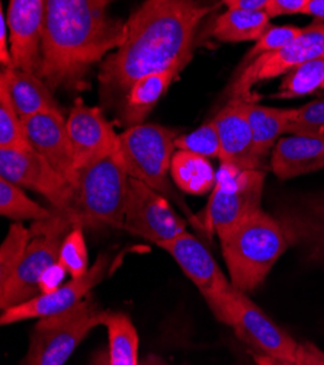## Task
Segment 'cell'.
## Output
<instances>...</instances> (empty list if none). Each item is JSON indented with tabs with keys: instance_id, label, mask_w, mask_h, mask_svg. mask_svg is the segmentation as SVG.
Wrapping results in <instances>:
<instances>
[{
	"instance_id": "obj_26",
	"label": "cell",
	"mask_w": 324,
	"mask_h": 365,
	"mask_svg": "<svg viewBox=\"0 0 324 365\" xmlns=\"http://www.w3.org/2000/svg\"><path fill=\"white\" fill-rule=\"evenodd\" d=\"M108 331V359L111 365L138 364V334L131 319L124 313L108 312L103 317Z\"/></svg>"
},
{
	"instance_id": "obj_25",
	"label": "cell",
	"mask_w": 324,
	"mask_h": 365,
	"mask_svg": "<svg viewBox=\"0 0 324 365\" xmlns=\"http://www.w3.org/2000/svg\"><path fill=\"white\" fill-rule=\"evenodd\" d=\"M266 11L227 9L212 25V36L223 43L258 41L271 26Z\"/></svg>"
},
{
	"instance_id": "obj_22",
	"label": "cell",
	"mask_w": 324,
	"mask_h": 365,
	"mask_svg": "<svg viewBox=\"0 0 324 365\" xmlns=\"http://www.w3.org/2000/svg\"><path fill=\"white\" fill-rule=\"evenodd\" d=\"M179 73L181 71L177 70L155 71L134 82L118 109L121 123L127 128L142 124L169 86L176 81Z\"/></svg>"
},
{
	"instance_id": "obj_34",
	"label": "cell",
	"mask_w": 324,
	"mask_h": 365,
	"mask_svg": "<svg viewBox=\"0 0 324 365\" xmlns=\"http://www.w3.org/2000/svg\"><path fill=\"white\" fill-rule=\"evenodd\" d=\"M301 28L297 26H269L263 34L261 38L256 41L255 47L249 51V54L246 56V63L258 58L259 56H263L266 53H272V51H278L281 48H283L285 46H288L290 43H293L297 36L301 34Z\"/></svg>"
},
{
	"instance_id": "obj_35",
	"label": "cell",
	"mask_w": 324,
	"mask_h": 365,
	"mask_svg": "<svg viewBox=\"0 0 324 365\" xmlns=\"http://www.w3.org/2000/svg\"><path fill=\"white\" fill-rule=\"evenodd\" d=\"M308 0H269L266 6V14L272 16L279 15H296L303 14Z\"/></svg>"
},
{
	"instance_id": "obj_39",
	"label": "cell",
	"mask_w": 324,
	"mask_h": 365,
	"mask_svg": "<svg viewBox=\"0 0 324 365\" xmlns=\"http://www.w3.org/2000/svg\"><path fill=\"white\" fill-rule=\"evenodd\" d=\"M303 15L314 16L317 21L324 19V0H308Z\"/></svg>"
},
{
	"instance_id": "obj_1",
	"label": "cell",
	"mask_w": 324,
	"mask_h": 365,
	"mask_svg": "<svg viewBox=\"0 0 324 365\" xmlns=\"http://www.w3.org/2000/svg\"><path fill=\"white\" fill-rule=\"evenodd\" d=\"M212 8L198 0H146L127 21L125 40L100 66V96L121 108L130 88L155 71H182L199 24Z\"/></svg>"
},
{
	"instance_id": "obj_5",
	"label": "cell",
	"mask_w": 324,
	"mask_h": 365,
	"mask_svg": "<svg viewBox=\"0 0 324 365\" xmlns=\"http://www.w3.org/2000/svg\"><path fill=\"white\" fill-rule=\"evenodd\" d=\"M130 175L121 152L78 170L73 198L75 226L124 229Z\"/></svg>"
},
{
	"instance_id": "obj_31",
	"label": "cell",
	"mask_w": 324,
	"mask_h": 365,
	"mask_svg": "<svg viewBox=\"0 0 324 365\" xmlns=\"http://www.w3.org/2000/svg\"><path fill=\"white\" fill-rule=\"evenodd\" d=\"M58 262L71 278H79L89 271V255L82 226H75L63 239Z\"/></svg>"
},
{
	"instance_id": "obj_2",
	"label": "cell",
	"mask_w": 324,
	"mask_h": 365,
	"mask_svg": "<svg viewBox=\"0 0 324 365\" xmlns=\"http://www.w3.org/2000/svg\"><path fill=\"white\" fill-rule=\"evenodd\" d=\"M127 24L98 0H46L38 75L53 89L79 88L92 66L120 48Z\"/></svg>"
},
{
	"instance_id": "obj_40",
	"label": "cell",
	"mask_w": 324,
	"mask_h": 365,
	"mask_svg": "<svg viewBox=\"0 0 324 365\" xmlns=\"http://www.w3.org/2000/svg\"><path fill=\"white\" fill-rule=\"evenodd\" d=\"M98 2H99L102 6H105V8H106V5L110 4V2H113V0H98Z\"/></svg>"
},
{
	"instance_id": "obj_27",
	"label": "cell",
	"mask_w": 324,
	"mask_h": 365,
	"mask_svg": "<svg viewBox=\"0 0 324 365\" xmlns=\"http://www.w3.org/2000/svg\"><path fill=\"white\" fill-rule=\"evenodd\" d=\"M54 210H48L32 201L23 192V188L0 178V214L14 222H38L51 217Z\"/></svg>"
},
{
	"instance_id": "obj_23",
	"label": "cell",
	"mask_w": 324,
	"mask_h": 365,
	"mask_svg": "<svg viewBox=\"0 0 324 365\" xmlns=\"http://www.w3.org/2000/svg\"><path fill=\"white\" fill-rule=\"evenodd\" d=\"M247 118L254 133L255 149L258 155L265 159L273 148L276 138L286 133L288 125L297 114V109H279L271 106H262L254 99H247Z\"/></svg>"
},
{
	"instance_id": "obj_20",
	"label": "cell",
	"mask_w": 324,
	"mask_h": 365,
	"mask_svg": "<svg viewBox=\"0 0 324 365\" xmlns=\"http://www.w3.org/2000/svg\"><path fill=\"white\" fill-rule=\"evenodd\" d=\"M0 85L6 88L22 121L35 114L60 109L58 102L53 96V89L38 73L21 67H4L2 75H0Z\"/></svg>"
},
{
	"instance_id": "obj_7",
	"label": "cell",
	"mask_w": 324,
	"mask_h": 365,
	"mask_svg": "<svg viewBox=\"0 0 324 365\" xmlns=\"http://www.w3.org/2000/svg\"><path fill=\"white\" fill-rule=\"evenodd\" d=\"M105 314L106 310L88 296L73 309L41 317L33 327L21 364L63 365L95 327L103 324Z\"/></svg>"
},
{
	"instance_id": "obj_36",
	"label": "cell",
	"mask_w": 324,
	"mask_h": 365,
	"mask_svg": "<svg viewBox=\"0 0 324 365\" xmlns=\"http://www.w3.org/2000/svg\"><path fill=\"white\" fill-rule=\"evenodd\" d=\"M67 271L66 268L57 261L54 265H51L41 277L40 279V291L41 294H48L56 291L57 288H60L63 285L64 278L67 277Z\"/></svg>"
},
{
	"instance_id": "obj_10",
	"label": "cell",
	"mask_w": 324,
	"mask_h": 365,
	"mask_svg": "<svg viewBox=\"0 0 324 365\" xmlns=\"http://www.w3.org/2000/svg\"><path fill=\"white\" fill-rule=\"evenodd\" d=\"M0 178L43 195L53 210L64 212L73 222L75 188L33 148H0ZM75 225V223H73Z\"/></svg>"
},
{
	"instance_id": "obj_3",
	"label": "cell",
	"mask_w": 324,
	"mask_h": 365,
	"mask_svg": "<svg viewBox=\"0 0 324 365\" xmlns=\"http://www.w3.org/2000/svg\"><path fill=\"white\" fill-rule=\"evenodd\" d=\"M205 303L215 319L233 327L240 341L262 355L256 356L259 364L324 365L323 351L313 344L297 342L236 287L205 299Z\"/></svg>"
},
{
	"instance_id": "obj_32",
	"label": "cell",
	"mask_w": 324,
	"mask_h": 365,
	"mask_svg": "<svg viewBox=\"0 0 324 365\" xmlns=\"http://www.w3.org/2000/svg\"><path fill=\"white\" fill-rule=\"evenodd\" d=\"M174 145L177 150H187L205 158H220V137L214 120L189 134L177 137Z\"/></svg>"
},
{
	"instance_id": "obj_30",
	"label": "cell",
	"mask_w": 324,
	"mask_h": 365,
	"mask_svg": "<svg viewBox=\"0 0 324 365\" xmlns=\"http://www.w3.org/2000/svg\"><path fill=\"white\" fill-rule=\"evenodd\" d=\"M31 239L32 232L22 223L16 222L11 226L2 246H0V285L5 284L16 271Z\"/></svg>"
},
{
	"instance_id": "obj_21",
	"label": "cell",
	"mask_w": 324,
	"mask_h": 365,
	"mask_svg": "<svg viewBox=\"0 0 324 365\" xmlns=\"http://www.w3.org/2000/svg\"><path fill=\"white\" fill-rule=\"evenodd\" d=\"M271 168L279 179H293L324 169V140L293 134L273 148Z\"/></svg>"
},
{
	"instance_id": "obj_17",
	"label": "cell",
	"mask_w": 324,
	"mask_h": 365,
	"mask_svg": "<svg viewBox=\"0 0 324 365\" xmlns=\"http://www.w3.org/2000/svg\"><path fill=\"white\" fill-rule=\"evenodd\" d=\"M46 0H11L6 22L15 67L38 73Z\"/></svg>"
},
{
	"instance_id": "obj_14",
	"label": "cell",
	"mask_w": 324,
	"mask_h": 365,
	"mask_svg": "<svg viewBox=\"0 0 324 365\" xmlns=\"http://www.w3.org/2000/svg\"><path fill=\"white\" fill-rule=\"evenodd\" d=\"M108 268H110V257L106 253L99 255L95 264L85 275L79 278H71L70 282L63 284L53 293L40 294L22 304L4 310L2 316H0V323L6 326L29 319H41L60 314L73 309L89 296L90 291L98 284L102 282Z\"/></svg>"
},
{
	"instance_id": "obj_16",
	"label": "cell",
	"mask_w": 324,
	"mask_h": 365,
	"mask_svg": "<svg viewBox=\"0 0 324 365\" xmlns=\"http://www.w3.org/2000/svg\"><path fill=\"white\" fill-rule=\"evenodd\" d=\"M25 131L32 148L41 153L53 168L63 175L71 187L78 179L73 145H71L67 120L60 109L35 114L23 121Z\"/></svg>"
},
{
	"instance_id": "obj_8",
	"label": "cell",
	"mask_w": 324,
	"mask_h": 365,
	"mask_svg": "<svg viewBox=\"0 0 324 365\" xmlns=\"http://www.w3.org/2000/svg\"><path fill=\"white\" fill-rule=\"evenodd\" d=\"M176 138L177 134L172 128L157 124H138L120 134V152L131 178L184 205L169 182Z\"/></svg>"
},
{
	"instance_id": "obj_9",
	"label": "cell",
	"mask_w": 324,
	"mask_h": 365,
	"mask_svg": "<svg viewBox=\"0 0 324 365\" xmlns=\"http://www.w3.org/2000/svg\"><path fill=\"white\" fill-rule=\"evenodd\" d=\"M263 185L262 169H240L221 163L205 210V229L221 237L246 217L261 210Z\"/></svg>"
},
{
	"instance_id": "obj_29",
	"label": "cell",
	"mask_w": 324,
	"mask_h": 365,
	"mask_svg": "<svg viewBox=\"0 0 324 365\" xmlns=\"http://www.w3.org/2000/svg\"><path fill=\"white\" fill-rule=\"evenodd\" d=\"M0 148H32L25 131L23 121L19 118L11 96L4 85H0Z\"/></svg>"
},
{
	"instance_id": "obj_24",
	"label": "cell",
	"mask_w": 324,
	"mask_h": 365,
	"mask_svg": "<svg viewBox=\"0 0 324 365\" xmlns=\"http://www.w3.org/2000/svg\"><path fill=\"white\" fill-rule=\"evenodd\" d=\"M170 175L174 185L189 195H205L217 182V172L208 158L187 150L174 152Z\"/></svg>"
},
{
	"instance_id": "obj_33",
	"label": "cell",
	"mask_w": 324,
	"mask_h": 365,
	"mask_svg": "<svg viewBox=\"0 0 324 365\" xmlns=\"http://www.w3.org/2000/svg\"><path fill=\"white\" fill-rule=\"evenodd\" d=\"M286 133L310 135L324 140V99L310 102L297 109Z\"/></svg>"
},
{
	"instance_id": "obj_28",
	"label": "cell",
	"mask_w": 324,
	"mask_h": 365,
	"mask_svg": "<svg viewBox=\"0 0 324 365\" xmlns=\"http://www.w3.org/2000/svg\"><path fill=\"white\" fill-rule=\"evenodd\" d=\"M317 91H324V58L310 60L285 73L278 98H300Z\"/></svg>"
},
{
	"instance_id": "obj_38",
	"label": "cell",
	"mask_w": 324,
	"mask_h": 365,
	"mask_svg": "<svg viewBox=\"0 0 324 365\" xmlns=\"http://www.w3.org/2000/svg\"><path fill=\"white\" fill-rule=\"evenodd\" d=\"M229 9H246V11H265L269 0H223Z\"/></svg>"
},
{
	"instance_id": "obj_4",
	"label": "cell",
	"mask_w": 324,
	"mask_h": 365,
	"mask_svg": "<svg viewBox=\"0 0 324 365\" xmlns=\"http://www.w3.org/2000/svg\"><path fill=\"white\" fill-rule=\"evenodd\" d=\"M219 239L230 282L246 294L258 289L290 247L278 218L263 210L250 214Z\"/></svg>"
},
{
	"instance_id": "obj_19",
	"label": "cell",
	"mask_w": 324,
	"mask_h": 365,
	"mask_svg": "<svg viewBox=\"0 0 324 365\" xmlns=\"http://www.w3.org/2000/svg\"><path fill=\"white\" fill-rule=\"evenodd\" d=\"M159 247L166 250L181 267L184 274L199 289L204 300L227 293L233 287L209 250L191 233L184 232Z\"/></svg>"
},
{
	"instance_id": "obj_37",
	"label": "cell",
	"mask_w": 324,
	"mask_h": 365,
	"mask_svg": "<svg viewBox=\"0 0 324 365\" xmlns=\"http://www.w3.org/2000/svg\"><path fill=\"white\" fill-rule=\"evenodd\" d=\"M8 32L9 28L6 22V14L2 12V15H0V60H2L5 67H15L11 47H8Z\"/></svg>"
},
{
	"instance_id": "obj_18",
	"label": "cell",
	"mask_w": 324,
	"mask_h": 365,
	"mask_svg": "<svg viewBox=\"0 0 324 365\" xmlns=\"http://www.w3.org/2000/svg\"><path fill=\"white\" fill-rule=\"evenodd\" d=\"M247 99L230 98V102L212 120L220 137V160L240 169H262L263 159L255 149L254 133L247 118Z\"/></svg>"
},
{
	"instance_id": "obj_6",
	"label": "cell",
	"mask_w": 324,
	"mask_h": 365,
	"mask_svg": "<svg viewBox=\"0 0 324 365\" xmlns=\"http://www.w3.org/2000/svg\"><path fill=\"white\" fill-rule=\"evenodd\" d=\"M73 227L70 217L56 210L51 217L33 223L32 239L16 271L0 285V310L4 312L41 294L40 279L58 261L63 239Z\"/></svg>"
},
{
	"instance_id": "obj_12",
	"label": "cell",
	"mask_w": 324,
	"mask_h": 365,
	"mask_svg": "<svg viewBox=\"0 0 324 365\" xmlns=\"http://www.w3.org/2000/svg\"><path fill=\"white\" fill-rule=\"evenodd\" d=\"M122 230L160 246L187 232V222L173 210L167 197L130 176Z\"/></svg>"
},
{
	"instance_id": "obj_11",
	"label": "cell",
	"mask_w": 324,
	"mask_h": 365,
	"mask_svg": "<svg viewBox=\"0 0 324 365\" xmlns=\"http://www.w3.org/2000/svg\"><path fill=\"white\" fill-rule=\"evenodd\" d=\"M317 58H324L323 22H315L304 28L297 38L283 48L246 63L230 88V98L254 99L250 91L256 83L285 75L293 67Z\"/></svg>"
},
{
	"instance_id": "obj_13",
	"label": "cell",
	"mask_w": 324,
	"mask_h": 365,
	"mask_svg": "<svg viewBox=\"0 0 324 365\" xmlns=\"http://www.w3.org/2000/svg\"><path fill=\"white\" fill-rule=\"evenodd\" d=\"M275 217L301 258L324 268V192L288 200Z\"/></svg>"
},
{
	"instance_id": "obj_15",
	"label": "cell",
	"mask_w": 324,
	"mask_h": 365,
	"mask_svg": "<svg viewBox=\"0 0 324 365\" xmlns=\"http://www.w3.org/2000/svg\"><path fill=\"white\" fill-rule=\"evenodd\" d=\"M67 130L73 145L76 169L120 152V134L103 115L102 108L83 103L82 99L67 117Z\"/></svg>"
}]
</instances>
